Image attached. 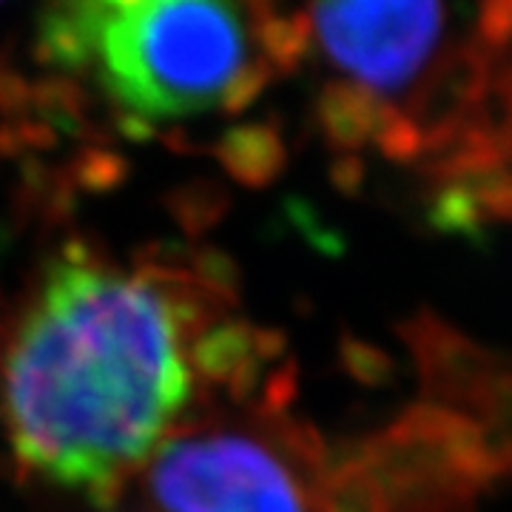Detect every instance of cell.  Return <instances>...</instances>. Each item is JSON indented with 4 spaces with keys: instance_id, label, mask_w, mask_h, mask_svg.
<instances>
[{
    "instance_id": "obj_1",
    "label": "cell",
    "mask_w": 512,
    "mask_h": 512,
    "mask_svg": "<svg viewBox=\"0 0 512 512\" xmlns=\"http://www.w3.org/2000/svg\"><path fill=\"white\" fill-rule=\"evenodd\" d=\"M228 274L208 259L111 262L72 239L0 342V424L26 478L117 504L211 396Z\"/></svg>"
},
{
    "instance_id": "obj_2",
    "label": "cell",
    "mask_w": 512,
    "mask_h": 512,
    "mask_svg": "<svg viewBox=\"0 0 512 512\" xmlns=\"http://www.w3.org/2000/svg\"><path fill=\"white\" fill-rule=\"evenodd\" d=\"M282 390L254 421H183L154 450L146 498L154 512H319L330 458L322 439L285 416Z\"/></svg>"
},
{
    "instance_id": "obj_3",
    "label": "cell",
    "mask_w": 512,
    "mask_h": 512,
    "mask_svg": "<svg viewBox=\"0 0 512 512\" xmlns=\"http://www.w3.org/2000/svg\"><path fill=\"white\" fill-rule=\"evenodd\" d=\"M245 40L237 0H146L100 26L92 63L123 111L180 117L220 106Z\"/></svg>"
},
{
    "instance_id": "obj_4",
    "label": "cell",
    "mask_w": 512,
    "mask_h": 512,
    "mask_svg": "<svg viewBox=\"0 0 512 512\" xmlns=\"http://www.w3.org/2000/svg\"><path fill=\"white\" fill-rule=\"evenodd\" d=\"M308 20L348 83L387 106L439 57L447 15L441 0H311Z\"/></svg>"
},
{
    "instance_id": "obj_5",
    "label": "cell",
    "mask_w": 512,
    "mask_h": 512,
    "mask_svg": "<svg viewBox=\"0 0 512 512\" xmlns=\"http://www.w3.org/2000/svg\"><path fill=\"white\" fill-rule=\"evenodd\" d=\"M458 413L436 402L407 407L353 456L379 484L390 512H476L481 490L461 473L450 447Z\"/></svg>"
},
{
    "instance_id": "obj_6",
    "label": "cell",
    "mask_w": 512,
    "mask_h": 512,
    "mask_svg": "<svg viewBox=\"0 0 512 512\" xmlns=\"http://www.w3.org/2000/svg\"><path fill=\"white\" fill-rule=\"evenodd\" d=\"M399 333L416 356L424 396L473 416L498 365V353L464 336L433 311H419Z\"/></svg>"
},
{
    "instance_id": "obj_7",
    "label": "cell",
    "mask_w": 512,
    "mask_h": 512,
    "mask_svg": "<svg viewBox=\"0 0 512 512\" xmlns=\"http://www.w3.org/2000/svg\"><path fill=\"white\" fill-rule=\"evenodd\" d=\"M387 106L353 83H330L319 97V126L330 146L359 148L373 140Z\"/></svg>"
},
{
    "instance_id": "obj_8",
    "label": "cell",
    "mask_w": 512,
    "mask_h": 512,
    "mask_svg": "<svg viewBox=\"0 0 512 512\" xmlns=\"http://www.w3.org/2000/svg\"><path fill=\"white\" fill-rule=\"evenodd\" d=\"M217 157L239 183L262 185L285 165V143L271 123H245L222 134Z\"/></svg>"
},
{
    "instance_id": "obj_9",
    "label": "cell",
    "mask_w": 512,
    "mask_h": 512,
    "mask_svg": "<svg viewBox=\"0 0 512 512\" xmlns=\"http://www.w3.org/2000/svg\"><path fill=\"white\" fill-rule=\"evenodd\" d=\"M256 43L262 46V60L274 66V72H291L311 49V20L308 15H262L254 20Z\"/></svg>"
},
{
    "instance_id": "obj_10",
    "label": "cell",
    "mask_w": 512,
    "mask_h": 512,
    "mask_svg": "<svg viewBox=\"0 0 512 512\" xmlns=\"http://www.w3.org/2000/svg\"><path fill=\"white\" fill-rule=\"evenodd\" d=\"M473 419L512 444V353H498V365L478 399Z\"/></svg>"
},
{
    "instance_id": "obj_11",
    "label": "cell",
    "mask_w": 512,
    "mask_h": 512,
    "mask_svg": "<svg viewBox=\"0 0 512 512\" xmlns=\"http://www.w3.org/2000/svg\"><path fill=\"white\" fill-rule=\"evenodd\" d=\"M274 66L268 60H256L251 66H242V72L231 80V86L222 94L220 106L228 114H242L245 109H251L256 100L262 97V92L274 83Z\"/></svg>"
},
{
    "instance_id": "obj_12",
    "label": "cell",
    "mask_w": 512,
    "mask_h": 512,
    "mask_svg": "<svg viewBox=\"0 0 512 512\" xmlns=\"http://www.w3.org/2000/svg\"><path fill=\"white\" fill-rule=\"evenodd\" d=\"M117 168H120V157L106 154V151H89L80 157L77 174H80V183L86 185H111L117 180Z\"/></svg>"
}]
</instances>
